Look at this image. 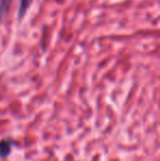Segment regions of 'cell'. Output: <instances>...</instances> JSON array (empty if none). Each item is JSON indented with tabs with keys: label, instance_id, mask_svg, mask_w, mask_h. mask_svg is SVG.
I'll list each match as a JSON object with an SVG mask.
<instances>
[{
	"label": "cell",
	"instance_id": "3957f363",
	"mask_svg": "<svg viewBox=\"0 0 160 161\" xmlns=\"http://www.w3.org/2000/svg\"><path fill=\"white\" fill-rule=\"evenodd\" d=\"M13 0H0V23L7 17Z\"/></svg>",
	"mask_w": 160,
	"mask_h": 161
},
{
	"label": "cell",
	"instance_id": "6da1fadb",
	"mask_svg": "<svg viewBox=\"0 0 160 161\" xmlns=\"http://www.w3.org/2000/svg\"><path fill=\"white\" fill-rule=\"evenodd\" d=\"M33 0H20L19 2V8H18V21H21L24 17H25L26 12H28L29 8L32 4Z\"/></svg>",
	"mask_w": 160,
	"mask_h": 161
},
{
	"label": "cell",
	"instance_id": "7a4b0ae2",
	"mask_svg": "<svg viewBox=\"0 0 160 161\" xmlns=\"http://www.w3.org/2000/svg\"><path fill=\"white\" fill-rule=\"evenodd\" d=\"M12 142L9 139H4L0 142V158H7L11 153V147H12Z\"/></svg>",
	"mask_w": 160,
	"mask_h": 161
}]
</instances>
